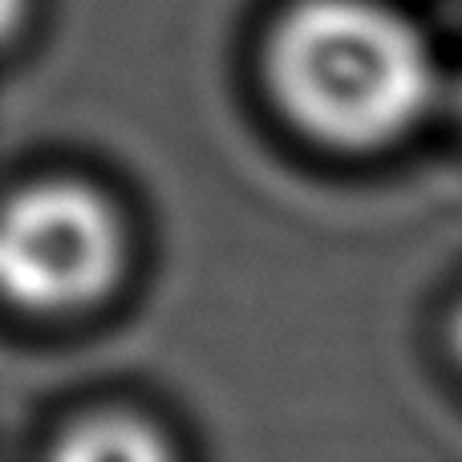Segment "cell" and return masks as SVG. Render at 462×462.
Here are the masks:
<instances>
[{
  "label": "cell",
  "mask_w": 462,
  "mask_h": 462,
  "mask_svg": "<svg viewBox=\"0 0 462 462\" xmlns=\"http://www.w3.org/2000/svg\"><path fill=\"white\" fill-rule=\"evenodd\" d=\"M263 65L280 110L341 151L402 138L439 89L426 37L382 0H292L272 24Z\"/></svg>",
  "instance_id": "obj_1"
},
{
  "label": "cell",
  "mask_w": 462,
  "mask_h": 462,
  "mask_svg": "<svg viewBox=\"0 0 462 462\" xmlns=\"http://www.w3.org/2000/svg\"><path fill=\"white\" fill-rule=\"evenodd\" d=\"M126 219L81 179H37L0 199V304L69 317L102 304L126 276Z\"/></svg>",
  "instance_id": "obj_2"
},
{
  "label": "cell",
  "mask_w": 462,
  "mask_h": 462,
  "mask_svg": "<svg viewBox=\"0 0 462 462\" xmlns=\"http://www.w3.org/2000/svg\"><path fill=\"white\" fill-rule=\"evenodd\" d=\"M57 455L65 458H122V462H134V458H167L171 447L159 439L151 422L143 418H130V414H97L89 422L73 426L65 434V442L57 447Z\"/></svg>",
  "instance_id": "obj_3"
},
{
  "label": "cell",
  "mask_w": 462,
  "mask_h": 462,
  "mask_svg": "<svg viewBox=\"0 0 462 462\" xmlns=\"http://www.w3.org/2000/svg\"><path fill=\"white\" fill-rule=\"evenodd\" d=\"M29 5L32 0H0V49H8L29 24Z\"/></svg>",
  "instance_id": "obj_4"
},
{
  "label": "cell",
  "mask_w": 462,
  "mask_h": 462,
  "mask_svg": "<svg viewBox=\"0 0 462 462\" xmlns=\"http://www.w3.org/2000/svg\"><path fill=\"white\" fill-rule=\"evenodd\" d=\"M455 349H458V357H462V309H458V317H455Z\"/></svg>",
  "instance_id": "obj_5"
},
{
  "label": "cell",
  "mask_w": 462,
  "mask_h": 462,
  "mask_svg": "<svg viewBox=\"0 0 462 462\" xmlns=\"http://www.w3.org/2000/svg\"><path fill=\"white\" fill-rule=\"evenodd\" d=\"M458 114H462V78H458Z\"/></svg>",
  "instance_id": "obj_6"
}]
</instances>
